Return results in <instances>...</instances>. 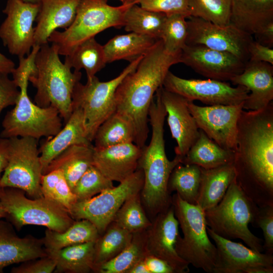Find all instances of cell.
Listing matches in <instances>:
<instances>
[{"instance_id":"603a6c76","label":"cell","mask_w":273,"mask_h":273,"mask_svg":"<svg viewBox=\"0 0 273 273\" xmlns=\"http://www.w3.org/2000/svg\"><path fill=\"white\" fill-rule=\"evenodd\" d=\"M47 255L41 239L20 237L11 223L0 219V272L9 265Z\"/></svg>"},{"instance_id":"7c38bea8","label":"cell","mask_w":273,"mask_h":273,"mask_svg":"<svg viewBox=\"0 0 273 273\" xmlns=\"http://www.w3.org/2000/svg\"><path fill=\"white\" fill-rule=\"evenodd\" d=\"M9 140V161L0 179V187L22 190L32 198L43 197L41 191L42 167L37 140L15 137Z\"/></svg>"},{"instance_id":"9c48e42d","label":"cell","mask_w":273,"mask_h":273,"mask_svg":"<svg viewBox=\"0 0 273 273\" xmlns=\"http://www.w3.org/2000/svg\"><path fill=\"white\" fill-rule=\"evenodd\" d=\"M22 190L0 188V202L6 218L18 230L27 225L42 226L62 232L75 221L61 206L44 197L29 199Z\"/></svg>"},{"instance_id":"cb8c5ba5","label":"cell","mask_w":273,"mask_h":273,"mask_svg":"<svg viewBox=\"0 0 273 273\" xmlns=\"http://www.w3.org/2000/svg\"><path fill=\"white\" fill-rule=\"evenodd\" d=\"M81 0H41L34 27V45L48 43L58 28L66 29L73 22Z\"/></svg>"},{"instance_id":"d6986e66","label":"cell","mask_w":273,"mask_h":273,"mask_svg":"<svg viewBox=\"0 0 273 273\" xmlns=\"http://www.w3.org/2000/svg\"><path fill=\"white\" fill-rule=\"evenodd\" d=\"M179 63L208 79L222 81H230L241 73L246 64L230 53L199 44H186Z\"/></svg>"},{"instance_id":"f5cc1de1","label":"cell","mask_w":273,"mask_h":273,"mask_svg":"<svg viewBox=\"0 0 273 273\" xmlns=\"http://www.w3.org/2000/svg\"><path fill=\"white\" fill-rule=\"evenodd\" d=\"M15 67L14 62L0 52V72L12 74Z\"/></svg>"},{"instance_id":"9a60e30c","label":"cell","mask_w":273,"mask_h":273,"mask_svg":"<svg viewBox=\"0 0 273 273\" xmlns=\"http://www.w3.org/2000/svg\"><path fill=\"white\" fill-rule=\"evenodd\" d=\"M39 4L8 0L0 26V38L10 53L19 58L28 55L34 46V27Z\"/></svg>"},{"instance_id":"60d3db41","label":"cell","mask_w":273,"mask_h":273,"mask_svg":"<svg viewBox=\"0 0 273 273\" xmlns=\"http://www.w3.org/2000/svg\"><path fill=\"white\" fill-rule=\"evenodd\" d=\"M189 17L201 18L212 23H230L231 0H189Z\"/></svg>"},{"instance_id":"6da1fadb","label":"cell","mask_w":273,"mask_h":273,"mask_svg":"<svg viewBox=\"0 0 273 273\" xmlns=\"http://www.w3.org/2000/svg\"><path fill=\"white\" fill-rule=\"evenodd\" d=\"M233 165L235 181L258 207L273 205V102L241 112Z\"/></svg>"},{"instance_id":"680465c9","label":"cell","mask_w":273,"mask_h":273,"mask_svg":"<svg viewBox=\"0 0 273 273\" xmlns=\"http://www.w3.org/2000/svg\"><path fill=\"white\" fill-rule=\"evenodd\" d=\"M122 1H124V2H126V1H127V0H122ZM124 2H123V3H124Z\"/></svg>"},{"instance_id":"83f0119b","label":"cell","mask_w":273,"mask_h":273,"mask_svg":"<svg viewBox=\"0 0 273 273\" xmlns=\"http://www.w3.org/2000/svg\"><path fill=\"white\" fill-rule=\"evenodd\" d=\"M235 178L233 162L211 169L201 168L200 191L196 205L204 211L217 205Z\"/></svg>"},{"instance_id":"f6af8a7d","label":"cell","mask_w":273,"mask_h":273,"mask_svg":"<svg viewBox=\"0 0 273 273\" xmlns=\"http://www.w3.org/2000/svg\"><path fill=\"white\" fill-rule=\"evenodd\" d=\"M189 0H139L140 6L166 15L180 14L189 17Z\"/></svg>"},{"instance_id":"db71d44e","label":"cell","mask_w":273,"mask_h":273,"mask_svg":"<svg viewBox=\"0 0 273 273\" xmlns=\"http://www.w3.org/2000/svg\"><path fill=\"white\" fill-rule=\"evenodd\" d=\"M127 273H150L144 258L136 263L127 272Z\"/></svg>"},{"instance_id":"5bb4252c","label":"cell","mask_w":273,"mask_h":273,"mask_svg":"<svg viewBox=\"0 0 273 273\" xmlns=\"http://www.w3.org/2000/svg\"><path fill=\"white\" fill-rule=\"evenodd\" d=\"M186 44H199L230 53L245 63L249 59L248 49L254 40L251 35L230 23L219 25L201 18L189 17Z\"/></svg>"},{"instance_id":"30bf717a","label":"cell","mask_w":273,"mask_h":273,"mask_svg":"<svg viewBox=\"0 0 273 273\" xmlns=\"http://www.w3.org/2000/svg\"><path fill=\"white\" fill-rule=\"evenodd\" d=\"M143 56L131 61L119 75L110 80L101 81L95 76L87 79L84 84L80 81L76 84L72 94V107L82 110L86 135L92 143L99 126L116 111L115 95L118 86L136 69Z\"/></svg>"},{"instance_id":"f1b7e54d","label":"cell","mask_w":273,"mask_h":273,"mask_svg":"<svg viewBox=\"0 0 273 273\" xmlns=\"http://www.w3.org/2000/svg\"><path fill=\"white\" fill-rule=\"evenodd\" d=\"M199 132L198 138L181 158V163L211 169L233 162L235 152L221 148L200 129Z\"/></svg>"},{"instance_id":"ffe728a7","label":"cell","mask_w":273,"mask_h":273,"mask_svg":"<svg viewBox=\"0 0 273 273\" xmlns=\"http://www.w3.org/2000/svg\"><path fill=\"white\" fill-rule=\"evenodd\" d=\"M157 92L167 113L172 138L176 142V156L184 157L199 136V129L184 97L167 90L163 86Z\"/></svg>"},{"instance_id":"8fae6325","label":"cell","mask_w":273,"mask_h":273,"mask_svg":"<svg viewBox=\"0 0 273 273\" xmlns=\"http://www.w3.org/2000/svg\"><path fill=\"white\" fill-rule=\"evenodd\" d=\"M144 182L143 171L139 167L118 186L105 190L89 199L77 201L69 213L74 220L84 219L90 221L101 235L112 222L125 200L141 193Z\"/></svg>"},{"instance_id":"4fadbf2b","label":"cell","mask_w":273,"mask_h":273,"mask_svg":"<svg viewBox=\"0 0 273 273\" xmlns=\"http://www.w3.org/2000/svg\"><path fill=\"white\" fill-rule=\"evenodd\" d=\"M163 87L189 101L198 100L207 106L241 104L247 98L249 90L245 86H232L226 81L211 79H185L169 71Z\"/></svg>"},{"instance_id":"f546056e","label":"cell","mask_w":273,"mask_h":273,"mask_svg":"<svg viewBox=\"0 0 273 273\" xmlns=\"http://www.w3.org/2000/svg\"><path fill=\"white\" fill-rule=\"evenodd\" d=\"M95 241L68 246L49 251L47 255L56 263L55 272L88 273L94 268Z\"/></svg>"},{"instance_id":"8992f818","label":"cell","mask_w":273,"mask_h":273,"mask_svg":"<svg viewBox=\"0 0 273 273\" xmlns=\"http://www.w3.org/2000/svg\"><path fill=\"white\" fill-rule=\"evenodd\" d=\"M135 3L138 2L127 1L113 7L106 0H81L71 25L63 31H54L48 41L57 46L60 55L66 56L79 44L105 29L123 26L125 12Z\"/></svg>"},{"instance_id":"7402d4cb","label":"cell","mask_w":273,"mask_h":273,"mask_svg":"<svg viewBox=\"0 0 273 273\" xmlns=\"http://www.w3.org/2000/svg\"><path fill=\"white\" fill-rule=\"evenodd\" d=\"M142 152L134 143L94 148L93 165L109 179L121 183L138 169Z\"/></svg>"},{"instance_id":"1f68e13d","label":"cell","mask_w":273,"mask_h":273,"mask_svg":"<svg viewBox=\"0 0 273 273\" xmlns=\"http://www.w3.org/2000/svg\"><path fill=\"white\" fill-rule=\"evenodd\" d=\"M100 235L93 223L82 219L75 220L71 226L62 232L47 229L41 240L47 252H49L74 245L96 241Z\"/></svg>"},{"instance_id":"277c9868","label":"cell","mask_w":273,"mask_h":273,"mask_svg":"<svg viewBox=\"0 0 273 273\" xmlns=\"http://www.w3.org/2000/svg\"><path fill=\"white\" fill-rule=\"evenodd\" d=\"M59 55L56 44L40 46L35 58L36 72L28 80L36 89L34 103L41 107H55L65 123L72 113V94L81 73L72 72Z\"/></svg>"},{"instance_id":"484cf974","label":"cell","mask_w":273,"mask_h":273,"mask_svg":"<svg viewBox=\"0 0 273 273\" xmlns=\"http://www.w3.org/2000/svg\"><path fill=\"white\" fill-rule=\"evenodd\" d=\"M273 21V0H231L230 23L251 35Z\"/></svg>"},{"instance_id":"d590c367","label":"cell","mask_w":273,"mask_h":273,"mask_svg":"<svg viewBox=\"0 0 273 273\" xmlns=\"http://www.w3.org/2000/svg\"><path fill=\"white\" fill-rule=\"evenodd\" d=\"M201 168L195 164H178L171 172L168 182L170 194L175 191L187 202L196 205L200 191Z\"/></svg>"},{"instance_id":"d6a6232c","label":"cell","mask_w":273,"mask_h":273,"mask_svg":"<svg viewBox=\"0 0 273 273\" xmlns=\"http://www.w3.org/2000/svg\"><path fill=\"white\" fill-rule=\"evenodd\" d=\"M135 132L131 121L115 111L98 128L93 140L94 148L103 149L128 143H134Z\"/></svg>"},{"instance_id":"836d02e7","label":"cell","mask_w":273,"mask_h":273,"mask_svg":"<svg viewBox=\"0 0 273 273\" xmlns=\"http://www.w3.org/2000/svg\"><path fill=\"white\" fill-rule=\"evenodd\" d=\"M64 63L77 71L83 69L87 79H90L96 76L107 63L103 46L98 43L95 37L89 38L66 56Z\"/></svg>"},{"instance_id":"4dcf8cb0","label":"cell","mask_w":273,"mask_h":273,"mask_svg":"<svg viewBox=\"0 0 273 273\" xmlns=\"http://www.w3.org/2000/svg\"><path fill=\"white\" fill-rule=\"evenodd\" d=\"M158 40L134 32L116 35L103 46L107 63L120 60L131 62L146 54Z\"/></svg>"},{"instance_id":"7a4b0ae2","label":"cell","mask_w":273,"mask_h":273,"mask_svg":"<svg viewBox=\"0 0 273 273\" xmlns=\"http://www.w3.org/2000/svg\"><path fill=\"white\" fill-rule=\"evenodd\" d=\"M179 63V56L167 53L161 39L143 57L136 69L118 86L115 95L116 111L132 123L134 144L145 145L149 129V110L158 89L163 85L171 66Z\"/></svg>"},{"instance_id":"52a82bcc","label":"cell","mask_w":273,"mask_h":273,"mask_svg":"<svg viewBox=\"0 0 273 273\" xmlns=\"http://www.w3.org/2000/svg\"><path fill=\"white\" fill-rule=\"evenodd\" d=\"M30 74L13 76L20 89V95L14 108L6 114L0 137H30L38 140L56 135L63 127L62 118L55 107H41L29 98L27 88Z\"/></svg>"},{"instance_id":"6f0895ef","label":"cell","mask_w":273,"mask_h":273,"mask_svg":"<svg viewBox=\"0 0 273 273\" xmlns=\"http://www.w3.org/2000/svg\"><path fill=\"white\" fill-rule=\"evenodd\" d=\"M127 1H137V2H139V0H127Z\"/></svg>"},{"instance_id":"e0dca14e","label":"cell","mask_w":273,"mask_h":273,"mask_svg":"<svg viewBox=\"0 0 273 273\" xmlns=\"http://www.w3.org/2000/svg\"><path fill=\"white\" fill-rule=\"evenodd\" d=\"M217 249L213 273H272L273 255L259 252L221 237L207 226Z\"/></svg>"},{"instance_id":"4316f807","label":"cell","mask_w":273,"mask_h":273,"mask_svg":"<svg viewBox=\"0 0 273 273\" xmlns=\"http://www.w3.org/2000/svg\"><path fill=\"white\" fill-rule=\"evenodd\" d=\"M94 152L92 144L71 146L52 161L43 174L61 170L72 191L81 176L93 165Z\"/></svg>"},{"instance_id":"7dc6e473","label":"cell","mask_w":273,"mask_h":273,"mask_svg":"<svg viewBox=\"0 0 273 273\" xmlns=\"http://www.w3.org/2000/svg\"><path fill=\"white\" fill-rule=\"evenodd\" d=\"M9 74L0 72V114L6 108L14 106L20 95V89Z\"/></svg>"},{"instance_id":"ee69618b","label":"cell","mask_w":273,"mask_h":273,"mask_svg":"<svg viewBox=\"0 0 273 273\" xmlns=\"http://www.w3.org/2000/svg\"><path fill=\"white\" fill-rule=\"evenodd\" d=\"M251 224L262 230L264 251L273 255V205L258 207Z\"/></svg>"},{"instance_id":"44dd1931","label":"cell","mask_w":273,"mask_h":273,"mask_svg":"<svg viewBox=\"0 0 273 273\" xmlns=\"http://www.w3.org/2000/svg\"><path fill=\"white\" fill-rule=\"evenodd\" d=\"M249 91L243 109L256 111L266 107L273 100V65L263 62L248 61L241 73L230 80Z\"/></svg>"},{"instance_id":"f907efd6","label":"cell","mask_w":273,"mask_h":273,"mask_svg":"<svg viewBox=\"0 0 273 273\" xmlns=\"http://www.w3.org/2000/svg\"><path fill=\"white\" fill-rule=\"evenodd\" d=\"M254 35L256 41L263 46L272 48L273 47V21L262 27Z\"/></svg>"},{"instance_id":"ba28073f","label":"cell","mask_w":273,"mask_h":273,"mask_svg":"<svg viewBox=\"0 0 273 273\" xmlns=\"http://www.w3.org/2000/svg\"><path fill=\"white\" fill-rule=\"evenodd\" d=\"M172 205L183 234V237L179 235L176 239L177 253L189 265L213 273L217 249L207 234L204 211L183 200L176 193L172 196Z\"/></svg>"},{"instance_id":"d4e9b609","label":"cell","mask_w":273,"mask_h":273,"mask_svg":"<svg viewBox=\"0 0 273 273\" xmlns=\"http://www.w3.org/2000/svg\"><path fill=\"white\" fill-rule=\"evenodd\" d=\"M92 144L86 135L82 110L73 108L65 125L56 135L44 141L39 148L42 173L53 159L70 146Z\"/></svg>"},{"instance_id":"816d5d0a","label":"cell","mask_w":273,"mask_h":273,"mask_svg":"<svg viewBox=\"0 0 273 273\" xmlns=\"http://www.w3.org/2000/svg\"><path fill=\"white\" fill-rule=\"evenodd\" d=\"M10 154L9 139L0 137V179L9 161Z\"/></svg>"},{"instance_id":"bcb514c9","label":"cell","mask_w":273,"mask_h":273,"mask_svg":"<svg viewBox=\"0 0 273 273\" xmlns=\"http://www.w3.org/2000/svg\"><path fill=\"white\" fill-rule=\"evenodd\" d=\"M54 259L47 255L21 263L12 268V273H52L56 269Z\"/></svg>"},{"instance_id":"74e56055","label":"cell","mask_w":273,"mask_h":273,"mask_svg":"<svg viewBox=\"0 0 273 273\" xmlns=\"http://www.w3.org/2000/svg\"><path fill=\"white\" fill-rule=\"evenodd\" d=\"M147 255L146 231L134 233L131 242L122 252L109 261L96 266L93 272L127 273L136 263Z\"/></svg>"},{"instance_id":"8d00e7d4","label":"cell","mask_w":273,"mask_h":273,"mask_svg":"<svg viewBox=\"0 0 273 273\" xmlns=\"http://www.w3.org/2000/svg\"><path fill=\"white\" fill-rule=\"evenodd\" d=\"M132 237L133 234L112 222L95 241L94 267L118 255L130 244Z\"/></svg>"},{"instance_id":"5b68a950","label":"cell","mask_w":273,"mask_h":273,"mask_svg":"<svg viewBox=\"0 0 273 273\" xmlns=\"http://www.w3.org/2000/svg\"><path fill=\"white\" fill-rule=\"evenodd\" d=\"M258 208L234 179L219 203L204 211L206 223L218 236L231 240L241 239L250 248L262 252L263 240L248 228Z\"/></svg>"},{"instance_id":"c3c4849f","label":"cell","mask_w":273,"mask_h":273,"mask_svg":"<svg viewBox=\"0 0 273 273\" xmlns=\"http://www.w3.org/2000/svg\"><path fill=\"white\" fill-rule=\"evenodd\" d=\"M249 59L253 62H263L273 65V49L253 40L248 49Z\"/></svg>"},{"instance_id":"b9f144b4","label":"cell","mask_w":273,"mask_h":273,"mask_svg":"<svg viewBox=\"0 0 273 273\" xmlns=\"http://www.w3.org/2000/svg\"><path fill=\"white\" fill-rule=\"evenodd\" d=\"M187 17L180 14L167 15L160 39L165 51L179 56L186 44L188 35Z\"/></svg>"},{"instance_id":"681fc988","label":"cell","mask_w":273,"mask_h":273,"mask_svg":"<svg viewBox=\"0 0 273 273\" xmlns=\"http://www.w3.org/2000/svg\"><path fill=\"white\" fill-rule=\"evenodd\" d=\"M144 261L150 273H175L166 262L154 256L147 255Z\"/></svg>"},{"instance_id":"e575fe53","label":"cell","mask_w":273,"mask_h":273,"mask_svg":"<svg viewBox=\"0 0 273 273\" xmlns=\"http://www.w3.org/2000/svg\"><path fill=\"white\" fill-rule=\"evenodd\" d=\"M167 15L151 11L135 3L124 14L123 26L127 31L160 39Z\"/></svg>"},{"instance_id":"7bdbcfd3","label":"cell","mask_w":273,"mask_h":273,"mask_svg":"<svg viewBox=\"0 0 273 273\" xmlns=\"http://www.w3.org/2000/svg\"><path fill=\"white\" fill-rule=\"evenodd\" d=\"M113 187V181L93 165L81 176L72 192L77 201H81L89 199Z\"/></svg>"},{"instance_id":"ab89813d","label":"cell","mask_w":273,"mask_h":273,"mask_svg":"<svg viewBox=\"0 0 273 273\" xmlns=\"http://www.w3.org/2000/svg\"><path fill=\"white\" fill-rule=\"evenodd\" d=\"M41 191L43 197L57 203L68 212L77 201L62 171L59 169L42 174Z\"/></svg>"},{"instance_id":"ac0fdd59","label":"cell","mask_w":273,"mask_h":273,"mask_svg":"<svg viewBox=\"0 0 273 273\" xmlns=\"http://www.w3.org/2000/svg\"><path fill=\"white\" fill-rule=\"evenodd\" d=\"M146 230L147 255L158 257L169 264L175 273L190 271L189 264L177 253L175 245L179 235V223L171 205L158 214Z\"/></svg>"},{"instance_id":"91938a15","label":"cell","mask_w":273,"mask_h":273,"mask_svg":"<svg viewBox=\"0 0 273 273\" xmlns=\"http://www.w3.org/2000/svg\"><path fill=\"white\" fill-rule=\"evenodd\" d=\"M1 188V187H0Z\"/></svg>"},{"instance_id":"3957f363","label":"cell","mask_w":273,"mask_h":273,"mask_svg":"<svg viewBox=\"0 0 273 273\" xmlns=\"http://www.w3.org/2000/svg\"><path fill=\"white\" fill-rule=\"evenodd\" d=\"M166 111L157 92L149 110L152 133L149 144L142 148L139 167L144 172V182L140 193L142 204L153 219L172 205V197L167 186L170 175L181 162L175 156L169 160L166 155L164 139V124Z\"/></svg>"},{"instance_id":"11a10c76","label":"cell","mask_w":273,"mask_h":273,"mask_svg":"<svg viewBox=\"0 0 273 273\" xmlns=\"http://www.w3.org/2000/svg\"><path fill=\"white\" fill-rule=\"evenodd\" d=\"M6 214L5 211L0 202V219L2 218L6 217Z\"/></svg>"},{"instance_id":"f35d334b","label":"cell","mask_w":273,"mask_h":273,"mask_svg":"<svg viewBox=\"0 0 273 273\" xmlns=\"http://www.w3.org/2000/svg\"><path fill=\"white\" fill-rule=\"evenodd\" d=\"M112 222L132 234L144 232L150 226L152 222L144 210L140 193L125 200Z\"/></svg>"},{"instance_id":"2e32d148","label":"cell","mask_w":273,"mask_h":273,"mask_svg":"<svg viewBox=\"0 0 273 273\" xmlns=\"http://www.w3.org/2000/svg\"><path fill=\"white\" fill-rule=\"evenodd\" d=\"M243 104L200 106L188 101V107L199 129L221 148L235 152L237 124Z\"/></svg>"},{"instance_id":"9f6ffc18","label":"cell","mask_w":273,"mask_h":273,"mask_svg":"<svg viewBox=\"0 0 273 273\" xmlns=\"http://www.w3.org/2000/svg\"><path fill=\"white\" fill-rule=\"evenodd\" d=\"M23 2L32 3V4H39L41 0H22Z\"/></svg>"}]
</instances>
